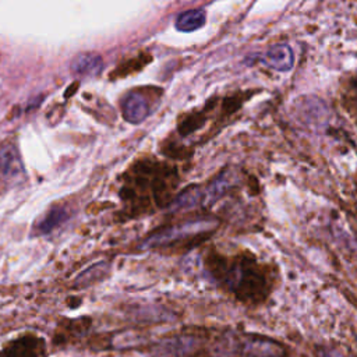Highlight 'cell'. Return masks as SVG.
I'll list each match as a JSON object with an SVG mask.
<instances>
[{"label": "cell", "instance_id": "8", "mask_svg": "<svg viewBox=\"0 0 357 357\" xmlns=\"http://www.w3.org/2000/svg\"><path fill=\"white\" fill-rule=\"evenodd\" d=\"M205 21H206L205 11L202 8H194V10H187L178 14L174 25L181 32H194L202 28Z\"/></svg>", "mask_w": 357, "mask_h": 357}, {"label": "cell", "instance_id": "14", "mask_svg": "<svg viewBox=\"0 0 357 357\" xmlns=\"http://www.w3.org/2000/svg\"><path fill=\"white\" fill-rule=\"evenodd\" d=\"M318 356L319 357H343L337 350H333V349H319Z\"/></svg>", "mask_w": 357, "mask_h": 357}, {"label": "cell", "instance_id": "1", "mask_svg": "<svg viewBox=\"0 0 357 357\" xmlns=\"http://www.w3.org/2000/svg\"><path fill=\"white\" fill-rule=\"evenodd\" d=\"M218 222L215 219H194L187 220L180 225H173L169 227H163L155 233H152L144 243L142 248H153L160 245H167L180 240H185L192 236H198L201 233H206L215 229Z\"/></svg>", "mask_w": 357, "mask_h": 357}, {"label": "cell", "instance_id": "6", "mask_svg": "<svg viewBox=\"0 0 357 357\" xmlns=\"http://www.w3.org/2000/svg\"><path fill=\"white\" fill-rule=\"evenodd\" d=\"M197 340L190 336L173 337L163 340L155 349L156 357H184L194 350Z\"/></svg>", "mask_w": 357, "mask_h": 357}, {"label": "cell", "instance_id": "11", "mask_svg": "<svg viewBox=\"0 0 357 357\" xmlns=\"http://www.w3.org/2000/svg\"><path fill=\"white\" fill-rule=\"evenodd\" d=\"M231 174L230 173H222L213 183H211L206 190L204 191V199H202V205H211L215 201H218L219 197H222L227 188L231 184Z\"/></svg>", "mask_w": 357, "mask_h": 357}, {"label": "cell", "instance_id": "13", "mask_svg": "<svg viewBox=\"0 0 357 357\" xmlns=\"http://www.w3.org/2000/svg\"><path fill=\"white\" fill-rule=\"evenodd\" d=\"M106 268H103V264H98V265H93L91 266L89 269L84 271L78 279H77V284L79 286H88L91 283H93L96 279H100L102 276V272L105 271Z\"/></svg>", "mask_w": 357, "mask_h": 357}, {"label": "cell", "instance_id": "9", "mask_svg": "<svg viewBox=\"0 0 357 357\" xmlns=\"http://www.w3.org/2000/svg\"><path fill=\"white\" fill-rule=\"evenodd\" d=\"M68 218V212L66 208L61 206H56L53 209H50L36 225L35 231L38 234H47L52 230H54L57 226H60L63 222H66Z\"/></svg>", "mask_w": 357, "mask_h": 357}, {"label": "cell", "instance_id": "3", "mask_svg": "<svg viewBox=\"0 0 357 357\" xmlns=\"http://www.w3.org/2000/svg\"><path fill=\"white\" fill-rule=\"evenodd\" d=\"M121 113L126 121L138 124L144 121L151 113V102L148 96L139 91L130 92L121 103Z\"/></svg>", "mask_w": 357, "mask_h": 357}, {"label": "cell", "instance_id": "7", "mask_svg": "<svg viewBox=\"0 0 357 357\" xmlns=\"http://www.w3.org/2000/svg\"><path fill=\"white\" fill-rule=\"evenodd\" d=\"M21 172V159L14 145L7 144L0 148V177L8 178Z\"/></svg>", "mask_w": 357, "mask_h": 357}, {"label": "cell", "instance_id": "2", "mask_svg": "<svg viewBox=\"0 0 357 357\" xmlns=\"http://www.w3.org/2000/svg\"><path fill=\"white\" fill-rule=\"evenodd\" d=\"M238 350L247 357H280L284 353L282 344L259 335L241 336L238 339Z\"/></svg>", "mask_w": 357, "mask_h": 357}, {"label": "cell", "instance_id": "5", "mask_svg": "<svg viewBox=\"0 0 357 357\" xmlns=\"http://www.w3.org/2000/svg\"><path fill=\"white\" fill-rule=\"evenodd\" d=\"M70 70L74 75H78V77H84V78L96 77L103 70V59L98 53L84 52L77 54L71 60Z\"/></svg>", "mask_w": 357, "mask_h": 357}, {"label": "cell", "instance_id": "10", "mask_svg": "<svg viewBox=\"0 0 357 357\" xmlns=\"http://www.w3.org/2000/svg\"><path fill=\"white\" fill-rule=\"evenodd\" d=\"M204 199V191L199 187H188L184 192H181L172 204L170 209L172 211H185L190 208L197 206L198 204H202Z\"/></svg>", "mask_w": 357, "mask_h": 357}, {"label": "cell", "instance_id": "4", "mask_svg": "<svg viewBox=\"0 0 357 357\" xmlns=\"http://www.w3.org/2000/svg\"><path fill=\"white\" fill-rule=\"evenodd\" d=\"M261 61L272 70L284 73L291 70L294 64V53L289 45L278 43L262 53Z\"/></svg>", "mask_w": 357, "mask_h": 357}, {"label": "cell", "instance_id": "12", "mask_svg": "<svg viewBox=\"0 0 357 357\" xmlns=\"http://www.w3.org/2000/svg\"><path fill=\"white\" fill-rule=\"evenodd\" d=\"M205 121V117L202 113H195L190 117H185L180 126H178V131L181 135H188L191 132H194L197 128H199Z\"/></svg>", "mask_w": 357, "mask_h": 357}]
</instances>
